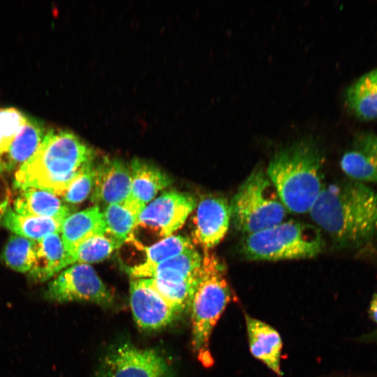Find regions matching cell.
<instances>
[{"label":"cell","mask_w":377,"mask_h":377,"mask_svg":"<svg viewBox=\"0 0 377 377\" xmlns=\"http://www.w3.org/2000/svg\"><path fill=\"white\" fill-rule=\"evenodd\" d=\"M96 164L94 161L86 164L72 180L64 194L63 200L68 205L84 201L93 190Z\"/></svg>","instance_id":"28"},{"label":"cell","mask_w":377,"mask_h":377,"mask_svg":"<svg viewBox=\"0 0 377 377\" xmlns=\"http://www.w3.org/2000/svg\"><path fill=\"white\" fill-rule=\"evenodd\" d=\"M370 318L377 325V293H374L369 306Z\"/></svg>","instance_id":"31"},{"label":"cell","mask_w":377,"mask_h":377,"mask_svg":"<svg viewBox=\"0 0 377 377\" xmlns=\"http://www.w3.org/2000/svg\"><path fill=\"white\" fill-rule=\"evenodd\" d=\"M130 304L136 324L156 330L171 323L177 312L154 287L150 279H132Z\"/></svg>","instance_id":"10"},{"label":"cell","mask_w":377,"mask_h":377,"mask_svg":"<svg viewBox=\"0 0 377 377\" xmlns=\"http://www.w3.org/2000/svg\"><path fill=\"white\" fill-rule=\"evenodd\" d=\"M10 191L5 179L0 175V221L9 208Z\"/></svg>","instance_id":"30"},{"label":"cell","mask_w":377,"mask_h":377,"mask_svg":"<svg viewBox=\"0 0 377 377\" xmlns=\"http://www.w3.org/2000/svg\"><path fill=\"white\" fill-rule=\"evenodd\" d=\"M150 279L154 287L175 309L177 313L190 308L198 276L196 279L179 283Z\"/></svg>","instance_id":"27"},{"label":"cell","mask_w":377,"mask_h":377,"mask_svg":"<svg viewBox=\"0 0 377 377\" xmlns=\"http://www.w3.org/2000/svg\"><path fill=\"white\" fill-rule=\"evenodd\" d=\"M362 341H373L377 342V331L370 333L368 335H364L362 337Z\"/></svg>","instance_id":"32"},{"label":"cell","mask_w":377,"mask_h":377,"mask_svg":"<svg viewBox=\"0 0 377 377\" xmlns=\"http://www.w3.org/2000/svg\"><path fill=\"white\" fill-rule=\"evenodd\" d=\"M66 251L59 233H52L36 241V256L29 272L34 282H44L67 267Z\"/></svg>","instance_id":"19"},{"label":"cell","mask_w":377,"mask_h":377,"mask_svg":"<svg viewBox=\"0 0 377 377\" xmlns=\"http://www.w3.org/2000/svg\"><path fill=\"white\" fill-rule=\"evenodd\" d=\"M197 206L192 195L177 191L162 193L140 212L136 228H150L166 237L181 228Z\"/></svg>","instance_id":"9"},{"label":"cell","mask_w":377,"mask_h":377,"mask_svg":"<svg viewBox=\"0 0 377 377\" xmlns=\"http://www.w3.org/2000/svg\"><path fill=\"white\" fill-rule=\"evenodd\" d=\"M47 129L40 120L28 117L21 131L0 151V172L19 168L37 151Z\"/></svg>","instance_id":"16"},{"label":"cell","mask_w":377,"mask_h":377,"mask_svg":"<svg viewBox=\"0 0 377 377\" xmlns=\"http://www.w3.org/2000/svg\"><path fill=\"white\" fill-rule=\"evenodd\" d=\"M36 241L13 235L10 236L0 256L10 269L19 272H29L36 256Z\"/></svg>","instance_id":"25"},{"label":"cell","mask_w":377,"mask_h":377,"mask_svg":"<svg viewBox=\"0 0 377 377\" xmlns=\"http://www.w3.org/2000/svg\"><path fill=\"white\" fill-rule=\"evenodd\" d=\"M102 214L105 235L120 246L132 237L140 214L124 202L105 206Z\"/></svg>","instance_id":"23"},{"label":"cell","mask_w":377,"mask_h":377,"mask_svg":"<svg viewBox=\"0 0 377 377\" xmlns=\"http://www.w3.org/2000/svg\"><path fill=\"white\" fill-rule=\"evenodd\" d=\"M324 246L318 228L288 221L246 235L242 242L241 251L251 260L276 261L315 257Z\"/></svg>","instance_id":"5"},{"label":"cell","mask_w":377,"mask_h":377,"mask_svg":"<svg viewBox=\"0 0 377 377\" xmlns=\"http://www.w3.org/2000/svg\"><path fill=\"white\" fill-rule=\"evenodd\" d=\"M323 156L312 140L297 142L278 151L267 175L288 212H309L322 188Z\"/></svg>","instance_id":"3"},{"label":"cell","mask_w":377,"mask_h":377,"mask_svg":"<svg viewBox=\"0 0 377 377\" xmlns=\"http://www.w3.org/2000/svg\"><path fill=\"white\" fill-rule=\"evenodd\" d=\"M1 223L15 235L38 241L49 234L61 232L63 221L52 218L22 215L9 207Z\"/></svg>","instance_id":"22"},{"label":"cell","mask_w":377,"mask_h":377,"mask_svg":"<svg viewBox=\"0 0 377 377\" xmlns=\"http://www.w3.org/2000/svg\"><path fill=\"white\" fill-rule=\"evenodd\" d=\"M61 232L66 253L72 251L89 237L105 234V226L99 207L94 205L69 215L62 223Z\"/></svg>","instance_id":"20"},{"label":"cell","mask_w":377,"mask_h":377,"mask_svg":"<svg viewBox=\"0 0 377 377\" xmlns=\"http://www.w3.org/2000/svg\"><path fill=\"white\" fill-rule=\"evenodd\" d=\"M136 246L145 253L146 260L142 263L146 265L161 263L193 247L188 238L180 235L166 237L149 246L140 243H137Z\"/></svg>","instance_id":"26"},{"label":"cell","mask_w":377,"mask_h":377,"mask_svg":"<svg viewBox=\"0 0 377 377\" xmlns=\"http://www.w3.org/2000/svg\"><path fill=\"white\" fill-rule=\"evenodd\" d=\"M201 263L202 256L192 247L161 263L154 265L140 263L126 269L132 279H152L179 283L196 279Z\"/></svg>","instance_id":"13"},{"label":"cell","mask_w":377,"mask_h":377,"mask_svg":"<svg viewBox=\"0 0 377 377\" xmlns=\"http://www.w3.org/2000/svg\"><path fill=\"white\" fill-rule=\"evenodd\" d=\"M44 297L50 302H89L102 306L114 302L112 293L87 264H74L61 272L47 284Z\"/></svg>","instance_id":"8"},{"label":"cell","mask_w":377,"mask_h":377,"mask_svg":"<svg viewBox=\"0 0 377 377\" xmlns=\"http://www.w3.org/2000/svg\"><path fill=\"white\" fill-rule=\"evenodd\" d=\"M13 207L16 213L22 215L52 218L62 221L73 211V208L57 195L32 187L20 190Z\"/></svg>","instance_id":"18"},{"label":"cell","mask_w":377,"mask_h":377,"mask_svg":"<svg viewBox=\"0 0 377 377\" xmlns=\"http://www.w3.org/2000/svg\"><path fill=\"white\" fill-rule=\"evenodd\" d=\"M27 118L15 108H0V151L21 131Z\"/></svg>","instance_id":"29"},{"label":"cell","mask_w":377,"mask_h":377,"mask_svg":"<svg viewBox=\"0 0 377 377\" xmlns=\"http://www.w3.org/2000/svg\"><path fill=\"white\" fill-rule=\"evenodd\" d=\"M248 343L251 355L279 376H282L280 334L269 324L245 314Z\"/></svg>","instance_id":"15"},{"label":"cell","mask_w":377,"mask_h":377,"mask_svg":"<svg viewBox=\"0 0 377 377\" xmlns=\"http://www.w3.org/2000/svg\"><path fill=\"white\" fill-rule=\"evenodd\" d=\"M129 165L118 158H104L96 165L91 200L98 206L124 203L131 195Z\"/></svg>","instance_id":"12"},{"label":"cell","mask_w":377,"mask_h":377,"mask_svg":"<svg viewBox=\"0 0 377 377\" xmlns=\"http://www.w3.org/2000/svg\"><path fill=\"white\" fill-rule=\"evenodd\" d=\"M309 213L340 248L359 249L377 238V193L362 182L324 186Z\"/></svg>","instance_id":"1"},{"label":"cell","mask_w":377,"mask_h":377,"mask_svg":"<svg viewBox=\"0 0 377 377\" xmlns=\"http://www.w3.org/2000/svg\"><path fill=\"white\" fill-rule=\"evenodd\" d=\"M230 219V206L225 198H203L197 205L193 218V242L205 251L214 247L226 235Z\"/></svg>","instance_id":"11"},{"label":"cell","mask_w":377,"mask_h":377,"mask_svg":"<svg viewBox=\"0 0 377 377\" xmlns=\"http://www.w3.org/2000/svg\"><path fill=\"white\" fill-rule=\"evenodd\" d=\"M230 299L224 263L214 254L205 251L190 309L192 348L206 367L213 364L209 350L212 333Z\"/></svg>","instance_id":"4"},{"label":"cell","mask_w":377,"mask_h":377,"mask_svg":"<svg viewBox=\"0 0 377 377\" xmlns=\"http://www.w3.org/2000/svg\"><path fill=\"white\" fill-rule=\"evenodd\" d=\"M345 101L358 119H377V68L363 74L348 87Z\"/></svg>","instance_id":"21"},{"label":"cell","mask_w":377,"mask_h":377,"mask_svg":"<svg viewBox=\"0 0 377 377\" xmlns=\"http://www.w3.org/2000/svg\"><path fill=\"white\" fill-rule=\"evenodd\" d=\"M95 158V151L72 131L48 128L35 154L15 172L13 186L63 196L83 166Z\"/></svg>","instance_id":"2"},{"label":"cell","mask_w":377,"mask_h":377,"mask_svg":"<svg viewBox=\"0 0 377 377\" xmlns=\"http://www.w3.org/2000/svg\"><path fill=\"white\" fill-rule=\"evenodd\" d=\"M230 206L234 225L246 235L283 222L288 212L262 169L255 170L244 180Z\"/></svg>","instance_id":"6"},{"label":"cell","mask_w":377,"mask_h":377,"mask_svg":"<svg viewBox=\"0 0 377 377\" xmlns=\"http://www.w3.org/2000/svg\"><path fill=\"white\" fill-rule=\"evenodd\" d=\"M120 245L105 234L89 237L66 253L67 265L97 263L107 258Z\"/></svg>","instance_id":"24"},{"label":"cell","mask_w":377,"mask_h":377,"mask_svg":"<svg viewBox=\"0 0 377 377\" xmlns=\"http://www.w3.org/2000/svg\"><path fill=\"white\" fill-rule=\"evenodd\" d=\"M131 191L126 200L142 210L161 191L168 186L172 181L165 172L154 165L134 158L130 165Z\"/></svg>","instance_id":"17"},{"label":"cell","mask_w":377,"mask_h":377,"mask_svg":"<svg viewBox=\"0 0 377 377\" xmlns=\"http://www.w3.org/2000/svg\"><path fill=\"white\" fill-rule=\"evenodd\" d=\"M340 166L352 180L377 182V135L358 133L342 155Z\"/></svg>","instance_id":"14"},{"label":"cell","mask_w":377,"mask_h":377,"mask_svg":"<svg viewBox=\"0 0 377 377\" xmlns=\"http://www.w3.org/2000/svg\"><path fill=\"white\" fill-rule=\"evenodd\" d=\"M96 377H172L165 359L156 350L140 348L128 341L109 348Z\"/></svg>","instance_id":"7"}]
</instances>
